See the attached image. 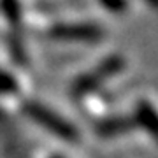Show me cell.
<instances>
[{"label":"cell","instance_id":"obj_4","mask_svg":"<svg viewBox=\"0 0 158 158\" xmlns=\"http://www.w3.org/2000/svg\"><path fill=\"white\" fill-rule=\"evenodd\" d=\"M100 2H104V4H106L109 9H113V11H118V9H121V7L125 6L123 0H100Z\"/></svg>","mask_w":158,"mask_h":158},{"label":"cell","instance_id":"obj_2","mask_svg":"<svg viewBox=\"0 0 158 158\" xmlns=\"http://www.w3.org/2000/svg\"><path fill=\"white\" fill-rule=\"evenodd\" d=\"M0 6H2L4 14L7 16V19L12 25H18L19 23V19H21V11H19L18 0H0Z\"/></svg>","mask_w":158,"mask_h":158},{"label":"cell","instance_id":"obj_3","mask_svg":"<svg viewBox=\"0 0 158 158\" xmlns=\"http://www.w3.org/2000/svg\"><path fill=\"white\" fill-rule=\"evenodd\" d=\"M14 88V81L9 74L6 72H0V90H12Z\"/></svg>","mask_w":158,"mask_h":158},{"label":"cell","instance_id":"obj_1","mask_svg":"<svg viewBox=\"0 0 158 158\" xmlns=\"http://www.w3.org/2000/svg\"><path fill=\"white\" fill-rule=\"evenodd\" d=\"M51 35L58 39H74V40H97L102 37V30L95 25H56L51 28Z\"/></svg>","mask_w":158,"mask_h":158}]
</instances>
